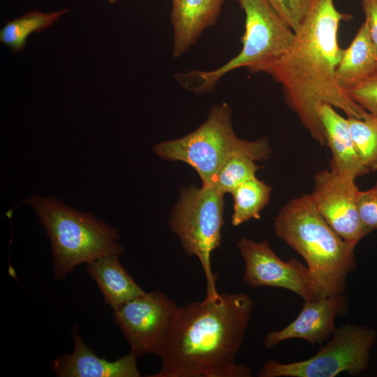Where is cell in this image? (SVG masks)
I'll return each instance as SVG.
<instances>
[{"instance_id":"cell-1","label":"cell","mask_w":377,"mask_h":377,"mask_svg":"<svg viewBox=\"0 0 377 377\" xmlns=\"http://www.w3.org/2000/svg\"><path fill=\"white\" fill-rule=\"evenodd\" d=\"M334 0H310L309 8L284 54L265 72L282 87L287 105L320 145L325 139L316 108L327 103L347 117L371 115L354 102L336 79L342 49L337 35L340 23L352 15L339 11Z\"/></svg>"},{"instance_id":"cell-2","label":"cell","mask_w":377,"mask_h":377,"mask_svg":"<svg viewBox=\"0 0 377 377\" xmlns=\"http://www.w3.org/2000/svg\"><path fill=\"white\" fill-rule=\"evenodd\" d=\"M253 302L244 293L179 306L158 357V372L150 377H250V368L235 362L251 320Z\"/></svg>"},{"instance_id":"cell-3","label":"cell","mask_w":377,"mask_h":377,"mask_svg":"<svg viewBox=\"0 0 377 377\" xmlns=\"http://www.w3.org/2000/svg\"><path fill=\"white\" fill-rule=\"evenodd\" d=\"M274 229L276 235L305 260L316 299L344 293L348 276L356 267L355 246L330 227L310 194L283 206Z\"/></svg>"},{"instance_id":"cell-4","label":"cell","mask_w":377,"mask_h":377,"mask_svg":"<svg viewBox=\"0 0 377 377\" xmlns=\"http://www.w3.org/2000/svg\"><path fill=\"white\" fill-rule=\"evenodd\" d=\"M22 202L32 207L50 239L56 279H65L80 264L124 253L117 229L90 212L67 206L53 195H31Z\"/></svg>"},{"instance_id":"cell-5","label":"cell","mask_w":377,"mask_h":377,"mask_svg":"<svg viewBox=\"0 0 377 377\" xmlns=\"http://www.w3.org/2000/svg\"><path fill=\"white\" fill-rule=\"evenodd\" d=\"M231 108L226 103L214 105L207 119L186 135L160 142L154 151L161 158L183 161L198 174L202 185L210 186L223 164L235 154L255 161L267 160L272 154L269 140L254 141L238 138L233 129Z\"/></svg>"},{"instance_id":"cell-6","label":"cell","mask_w":377,"mask_h":377,"mask_svg":"<svg viewBox=\"0 0 377 377\" xmlns=\"http://www.w3.org/2000/svg\"><path fill=\"white\" fill-rule=\"evenodd\" d=\"M237 1L245 14L240 52L217 68L177 74V80L186 90L197 94L209 92L225 75L237 68L265 73L290 47L295 32L267 0Z\"/></svg>"},{"instance_id":"cell-7","label":"cell","mask_w":377,"mask_h":377,"mask_svg":"<svg viewBox=\"0 0 377 377\" xmlns=\"http://www.w3.org/2000/svg\"><path fill=\"white\" fill-rule=\"evenodd\" d=\"M224 193L216 188L202 185L182 188L169 224L179 237L184 252L199 260L206 279V299L220 294L216 288L217 274L212 267V253L221 246L224 224Z\"/></svg>"},{"instance_id":"cell-8","label":"cell","mask_w":377,"mask_h":377,"mask_svg":"<svg viewBox=\"0 0 377 377\" xmlns=\"http://www.w3.org/2000/svg\"><path fill=\"white\" fill-rule=\"evenodd\" d=\"M376 339L374 330L348 323L336 328L332 338L307 360L281 363L269 360L259 377H335L346 373L357 376L368 368L370 352Z\"/></svg>"},{"instance_id":"cell-9","label":"cell","mask_w":377,"mask_h":377,"mask_svg":"<svg viewBox=\"0 0 377 377\" xmlns=\"http://www.w3.org/2000/svg\"><path fill=\"white\" fill-rule=\"evenodd\" d=\"M178 307L161 292H145L113 309V318L138 357L158 355Z\"/></svg>"},{"instance_id":"cell-10","label":"cell","mask_w":377,"mask_h":377,"mask_svg":"<svg viewBox=\"0 0 377 377\" xmlns=\"http://www.w3.org/2000/svg\"><path fill=\"white\" fill-rule=\"evenodd\" d=\"M237 247L245 263L243 279L249 286L281 288L293 291L304 301L316 300L308 268L297 259L281 260L267 239L257 242L244 237Z\"/></svg>"},{"instance_id":"cell-11","label":"cell","mask_w":377,"mask_h":377,"mask_svg":"<svg viewBox=\"0 0 377 377\" xmlns=\"http://www.w3.org/2000/svg\"><path fill=\"white\" fill-rule=\"evenodd\" d=\"M359 191L355 179L325 169L315 175L314 188L310 194L326 222L343 239L355 246L370 233L358 213Z\"/></svg>"},{"instance_id":"cell-12","label":"cell","mask_w":377,"mask_h":377,"mask_svg":"<svg viewBox=\"0 0 377 377\" xmlns=\"http://www.w3.org/2000/svg\"><path fill=\"white\" fill-rule=\"evenodd\" d=\"M348 307V296L345 293L304 301L298 316L286 327L268 333L263 345L271 348L290 339H301L312 345L321 343L332 337L336 318L345 314Z\"/></svg>"},{"instance_id":"cell-13","label":"cell","mask_w":377,"mask_h":377,"mask_svg":"<svg viewBox=\"0 0 377 377\" xmlns=\"http://www.w3.org/2000/svg\"><path fill=\"white\" fill-rule=\"evenodd\" d=\"M73 350L53 360L52 371L59 377H140L137 355L131 350L114 361L96 355L80 336L78 329H72Z\"/></svg>"},{"instance_id":"cell-14","label":"cell","mask_w":377,"mask_h":377,"mask_svg":"<svg viewBox=\"0 0 377 377\" xmlns=\"http://www.w3.org/2000/svg\"><path fill=\"white\" fill-rule=\"evenodd\" d=\"M225 0H172L170 22L173 29L172 56L179 58L213 26Z\"/></svg>"},{"instance_id":"cell-15","label":"cell","mask_w":377,"mask_h":377,"mask_svg":"<svg viewBox=\"0 0 377 377\" xmlns=\"http://www.w3.org/2000/svg\"><path fill=\"white\" fill-rule=\"evenodd\" d=\"M316 112L325 143L332 152L330 169L353 179L369 173L370 171L359 158L347 118L342 117L335 108L327 103L319 104Z\"/></svg>"},{"instance_id":"cell-16","label":"cell","mask_w":377,"mask_h":377,"mask_svg":"<svg viewBox=\"0 0 377 377\" xmlns=\"http://www.w3.org/2000/svg\"><path fill=\"white\" fill-rule=\"evenodd\" d=\"M377 77V54L364 22L349 46L342 49L336 69L339 87L346 92L369 80Z\"/></svg>"},{"instance_id":"cell-17","label":"cell","mask_w":377,"mask_h":377,"mask_svg":"<svg viewBox=\"0 0 377 377\" xmlns=\"http://www.w3.org/2000/svg\"><path fill=\"white\" fill-rule=\"evenodd\" d=\"M119 256L108 255L86 264L105 302L112 309L145 293L121 265Z\"/></svg>"},{"instance_id":"cell-18","label":"cell","mask_w":377,"mask_h":377,"mask_svg":"<svg viewBox=\"0 0 377 377\" xmlns=\"http://www.w3.org/2000/svg\"><path fill=\"white\" fill-rule=\"evenodd\" d=\"M63 9L50 13L32 10L22 16L8 21L0 31V41L13 53L23 50L29 36L51 27L66 12Z\"/></svg>"},{"instance_id":"cell-19","label":"cell","mask_w":377,"mask_h":377,"mask_svg":"<svg viewBox=\"0 0 377 377\" xmlns=\"http://www.w3.org/2000/svg\"><path fill=\"white\" fill-rule=\"evenodd\" d=\"M272 190L256 176L236 187L231 193L234 200L232 225L238 226L251 219H260L261 211L269 202Z\"/></svg>"},{"instance_id":"cell-20","label":"cell","mask_w":377,"mask_h":377,"mask_svg":"<svg viewBox=\"0 0 377 377\" xmlns=\"http://www.w3.org/2000/svg\"><path fill=\"white\" fill-rule=\"evenodd\" d=\"M351 137L361 163L370 171L377 170V120L347 117Z\"/></svg>"},{"instance_id":"cell-21","label":"cell","mask_w":377,"mask_h":377,"mask_svg":"<svg viewBox=\"0 0 377 377\" xmlns=\"http://www.w3.org/2000/svg\"><path fill=\"white\" fill-rule=\"evenodd\" d=\"M255 161L243 154L231 156L221 167L210 186L224 194L232 193L239 185L256 176L260 167Z\"/></svg>"},{"instance_id":"cell-22","label":"cell","mask_w":377,"mask_h":377,"mask_svg":"<svg viewBox=\"0 0 377 377\" xmlns=\"http://www.w3.org/2000/svg\"><path fill=\"white\" fill-rule=\"evenodd\" d=\"M294 32L299 28L310 4V0H267Z\"/></svg>"},{"instance_id":"cell-23","label":"cell","mask_w":377,"mask_h":377,"mask_svg":"<svg viewBox=\"0 0 377 377\" xmlns=\"http://www.w3.org/2000/svg\"><path fill=\"white\" fill-rule=\"evenodd\" d=\"M357 209L364 228L369 232L377 230V182L367 190L359 191Z\"/></svg>"},{"instance_id":"cell-24","label":"cell","mask_w":377,"mask_h":377,"mask_svg":"<svg viewBox=\"0 0 377 377\" xmlns=\"http://www.w3.org/2000/svg\"><path fill=\"white\" fill-rule=\"evenodd\" d=\"M350 98L377 120V77L347 91Z\"/></svg>"},{"instance_id":"cell-25","label":"cell","mask_w":377,"mask_h":377,"mask_svg":"<svg viewBox=\"0 0 377 377\" xmlns=\"http://www.w3.org/2000/svg\"><path fill=\"white\" fill-rule=\"evenodd\" d=\"M364 22L377 54V0H361Z\"/></svg>"},{"instance_id":"cell-26","label":"cell","mask_w":377,"mask_h":377,"mask_svg":"<svg viewBox=\"0 0 377 377\" xmlns=\"http://www.w3.org/2000/svg\"><path fill=\"white\" fill-rule=\"evenodd\" d=\"M105 1H107L109 3H116L117 1H118L119 0H105Z\"/></svg>"},{"instance_id":"cell-27","label":"cell","mask_w":377,"mask_h":377,"mask_svg":"<svg viewBox=\"0 0 377 377\" xmlns=\"http://www.w3.org/2000/svg\"><path fill=\"white\" fill-rule=\"evenodd\" d=\"M377 376V375H376Z\"/></svg>"}]
</instances>
